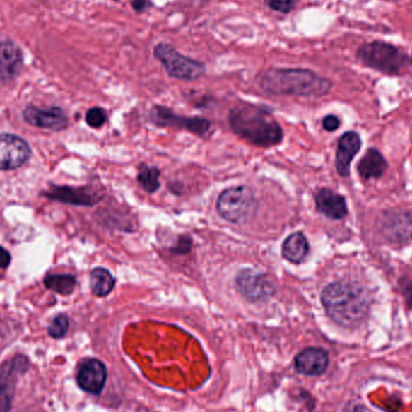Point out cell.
<instances>
[{"mask_svg": "<svg viewBox=\"0 0 412 412\" xmlns=\"http://www.w3.org/2000/svg\"><path fill=\"white\" fill-rule=\"evenodd\" d=\"M10 261H11V256H10V253L8 252L4 247H0V269L8 268Z\"/></svg>", "mask_w": 412, "mask_h": 412, "instance_id": "f546056e", "label": "cell"}, {"mask_svg": "<svg viewBox=\"0 0 412 412\" xmlns=\"http://www.w3.org/2000/svg\"><path fill=\"white\" fill-rule=\"evenodd\" d=\"M254 206V198L250 188L245 186L231 187L218 197L216 208L222 218L240 224L247 220Z\"/></svg>", "mask_w": 412, "mask_h": 412, "instance_id": "5b68a950", "label": "cell"}, {"mask_svg": "<svg viewBox=\"0 0 412 412\" xmlns=\"http://www.w3.org/2000/svg\"><path fill=\"white\" fill-rule=\"evenodd\" d=\"M261 89L273 96L322 97L329 93L332 82L307 69H280L266 70L259 80Z\"/></svg>", "mask_w": 412, "mask_h": 412, "instance_id": "3957f363", "label": "cell"}, {"mask_svg": "<svg viewBox=\"0 0 412 412\" xmlns=\"http://www.w3.org/2000/svg\"><path fill=\"white\" fill-rule=\"evenodd\" d=\"M107 367L98 359H87L77 372V385L91 395H100L107 382Z\"/></svg>", "mask_w": 412, "mask_h": 412, "instance_id": "30bf717a", "label": "cell"}, {"mask_svg": "<svg viewBox=\"0 0 412 412\" xmlns=\"http://www.w3.org/2000/svg\"><path fill=\"white\" fill-rule=\"evenodd\" d=\"M357 57L364 66L390 75L399 74L411 64V59L404 51L380 41L362 45Z\"/></svg>", "mask_w": 412, "mask_h": 412, "instance_id": "277c9868", "label": "cell"}, {"mask_svg": "<svg viewBox=\"0 0 412 412\" xmlns=\"http://www.w3.org/2000/svg\"><path fill=\"white\" fill-rule=\"evenodd\" d=\"M23 117L27 123L39 128L52 129V130H63L68 127L69 121L64 111L58 107H49V109H40V107H28Z\"/></svg>", "mask_w": 412, "mask_h": 412, "instance_id": "8fae6325", "label": "cell"}, {"mask_svg": "<svg viewBox=\"0 0 412 412\" xmlns=\"http://www.w3.org/2000/svg\"><path fill=\"white\" fill-rule=\"evenodd\" d=\"M327 315L339 326L355 327L369 312L368 294L353 282L339 281L327 286L321 294Z\"/></svg>", "mask_w": 412, "mask_h": 412, "instance_id": "6da1fadb", "label": "cell"}, {"mask_svg": "<svg viewBox=\"0 0 412 412\" xmlns=\"http://www.w3.org/2000/svg\"><path fill=\"white\" fill-rule=\"evenodd\" d=\"M68 329H69L68 316L58 315L49 324L47 332H49V337H54V339H62L63 337H66Z\"/></svg>", "mask_w": 412, "mask_h": 412, "instance_id": "cb8c5ba5", "label": "cell"}, {"mask_svg": "<svg viewBox=\"0 0 412 412\" xmlns=\"http://www.w3.org/2000/svg\"><path fill=\"white\" fill-rule=\"evenodd\" d=\"M192 250V239L188 235H183L180 236L178 240L176 245L171 248V252L175 254H187L190 253Z\"/></svg>", "mask_w": 412, "mask_h": 412, "instance_id": "484cf974", "label": "cell"}, {"mask_svg": "<svg viewBox=\"0 0 412 412\" xmlns=\"http://www.w3.org/2000/svg\"><path fill=\"white\" fill-rule=\"evenodd\" d=\"M316 205L319 213L332 220H342L347 215L346 200L328 188H322L316 195Z\"/></svg>", "mask_w": 412, "mask_h": 412, "instance_id": "e0dca14e", "label": "cell"}, {"mask_svg": "<svg viewBox=\"0 0 412 412\" xmlns=\"http://www.w3.org/2000/svg\"><path fill=\"white\" fill-rule=\"evenodd\" d=\"M27 368V358L26 357H16L10 364V367H5L6 372H1L0 377V412H10L11 400L14 397L15 377L18 372H24Z\"/></svg>", "mask_w": 412, "mask_h": 412, "instance_id": "4fadbf2b", "label": "cell"}, {"mask_svg": "<svg viewBox=\"0 0 412 412\" xmlns=\"http://www.w3.org/2000/svg\"><path fill=\"white\" fill-rule=\"evenodd\" d=\"M229 124L236 135L256 146H275L284 139L282 128L274 116L252 104H240L231 109Z\"/></svg>", "mask_w": 412, "mask_h": 412, "instance_id": "7a4b0ae2", "label": "cell"}, {"mask_svg": "<svg viewBox=\"0 0 412 412\" xmlns=\"http://www.w3.org/2000/svg\"><path fill=\"white\" fill-rule=\"evenodd\" d=\"M294 363L297 372L303 375L319 376L327 370L329 363L328 352L319 347H309L298 353Z\"/></svg>", "mask_w": 412, "mask_h": 412, "instance_id": "7c38bea8", "label": "cell"}, {"mask_svg": "<svg viewBox=\"0 0 412 412\" xmlns=\"http://www.w3.org/2000/svg\"><path fill=\"white\" fill-rule=\"evenodd\" d=\"M382 233L390 243H408L412 239V218L405 213L387 215L382 223Z\"/></svg>", "mask_w": 412, "mask_h": 412, "instance_id": "5bb4252c", "label": "cell"}, {"mask_svg": "<svg viewBox=\"0 0 412 412\" xmlns=\"http://www.w3.org/2000/svg\"><path fill=\"white\" fill-rule=\"evenodd\" d=\"M340 127V120L337 116L328 115L323 119V128L328 132H334Z\"/></svg>", "mask_w": 412, "mask_h": 412, "instance_id": "83f0119b", "label": "cell"}, {"mask_svg": "<svg viewBox=\"0 0 412 412\" xmlns=\"http://www.w3.org/2000/svg\"><path fill=\"white\" fill-rule=\"evenodd\" d=\"M160 170L155 167L142 165L139 167L137 182L147 193H155L160 188Z\"/></svg>", "mask_w": 412, "mask_h": 412, "instance_id": "7402d4cb", "label": "cell"}, {"mask_svg": "<svg viewBox=\"0 0 412 412\" xmlns=\"http://www.w3.org/2000/svg\"><path fill=\"white\" fill-rule=\"evenodd\" d=\"M23 67L21 49L13 41L0 43V77L3 80L15 79Z\"/></svg>", "mask_w": 412, "mask_h": 412, "instance_id": "9a60e30c", "label": "cell"}, {"mask_svg": "<svg viewBox=\"0 0 412 412\" xmlns=\"http://www.w3.org/2000/svg\"><path fill=\"white\" fill-rule=\"evenodd\" d=\"M360 145H362L360 137L355 132H347L340 137L339 145H337L335 165H337V174L342 178L349 176L351 162L353 160V157L358 153Z\"/></svg>", "mask_w": 412, "mask_h": 412, "instance_id": "2e32d148", "label": "cell"}, {"mask_svg": "<svg viewBox=\"0 0 412 412\" xmlns=\"http://www.w3.org/2000/svg\"><path fill=\"white\" fill-rule=\"evenodd\" d=\"M150 121L158 127H170V128H183L204 137L211 128V122L203 117H183L174 114L168 107L155 105L150 111Z\"/></svg>", "mask_w": 412, "mask_h": 412, "instance_id": "ba28073f", "label": "cell"}, {"mask_svg": "<svg viewBox=\"0 0 412 412\" xmlns=\"http://www.w3.org/2000/svg\"><path fill=\"white\" fill-rule=\"evenodd\" d=\"M133 9L137 13H144L145 10L148 9L151 6V1L150 0H134Z\"/></svg>", "mask_w": 412, "mask_h": 412, "instance_id": "f1b7e54d", "label": "cell"}, {"mask_svg": "<svg viewBox=\"0 0 412 412\" xmlns=\"http://www.w3.org/2000/svg\"><path fill=\"white\" fill-rule=\"evenodd\" d=\"M31 148L22 137L0 134V170H13L27 163Z\"/></svg>", "mask_w": 412, "mask_h": 412, "instance_id": "9c48e42d", "label": "cell"}, {"mask_svg": "<svg viewBox=\"0 0 412 412\" xmlns=\"http://www.w3.org/2000/svg\"><path fill=\"white\" fill-rule=\"evenodd\" d=\"M386 168H387V163L385 158L375 148L368 150L358 165L359 174L365 180L381 178L386 171Z\"/></svg>", "mask_w": 412, "mask_h": 412, "instance_id": "ffe728a7", "label": "cell"}, {"mask_svg": "<svg viewBox=\"0 0 412 412\" xmlns=\"http://www.w3.org/2000/svg\"><path fill=\"white\" fill-rule=\"evenodd\" d=\"M155 56L169 75L183 81H194L205 74V66L192 58L185 57L170 45L160 44L155 47Z\"/></svg>", "mask_w": 412, "mask_h": 412, "instance_id": "8992f818", "label": "cell"}, {"mask_svg": "<svg viewBox=\"0 0 412 412\" xmlns=\"http://www.w3.org/2000/svg\"><path fill=\"white\" fill-rule=\"evenodd\" d=\"M116 280L110 271L104 268H96L91 273V289L97 297H107L115 287Z\"/></svg>", "mask_w": 412, "mask_h": 412, "instance_id": "44dd1931", "label": "cell"}, {"mask_svg": "<svg viewBox=\"0 0 412 412\" xmlns=\"http://www.w3.org/2000/svg\"><path fill=\"white\" fill-rule=\"evenodd\" d=\"M270 8L275 11L287 14L294 6V0H269Z\"/></svg>", "mask_w": 412, "mask_h": 412, "instance_id": "4316f807", "label": "cell"}, {"mask_svg": "<svg viewBox=\"0 0 412 412\" xmlns=\"http://www.w3.org/2000/svg\"><path fill=\"white\" fill-rule=\"evenodd\" d=\"M236 291L248 302H264L275 294V284L264 273L254 269H243L235 277Z\"/></svg>", "mask_w": 412, "mask_h": 412, "instance_id": "52a82bcc", "label": "cell"}, {"mask_svg": "<svg viewBox=\"0 0 412 412\" xmlns=\"http://www.w3.org/2000/svg\"><path fill=\"white\" fill-rule=\"evenodd\" d=\"M46 195L51 199L61 200L64 203L74 205H84L91 206L99 201L98 197L93 192L86 188H71V187H54Z\"/></svg>", "mask_w": 412, "mask_h": 412, "instance_id": "ac0fdd59", "label": "cell"}, {"mask_svg": "<svg viewBox=\"0 0 412 412\" xmlns=\"http://www.w3.org/2000/svg\"><path fill=\"white\" fill-rule=\"evenodd\" d=\"M44 284L51 291L67 296L74 292L76 279L71 275H49L45 277Z\"/></svg>", "mask_w": 412, "mask_h": 412, "instance_id": "603a6c76", "label": "cell"}, {"mask_svg": "<svg viewBox=\"0 0 412 412\" xmlns=\"http://www.w3.org/2000/svg\"><path fill=\"white\" fill-rule=\"evenodd\" d=\"M309 250V241L306 239L305 235L300 231L289 235L281 246L282 257L294 264L302 263L307 256Z\"/></svg>", "mask_w": 412, "mask_h": 412, "instance_id": "d6986e66", "label": "cell"}, {"mask_svg": "<svg viewBox=\"0 0 412 412\" xmlns=\"http://www.w3.org/2000/svg\"><path fill=\"white\" fill-rule=\"evenodd\" d=\"M107 120V112L102 107H92L86 114V122L92 128H100Z\"/></svg>", "mask_w": 412, "mask_h": 412, "instance_id": "d4e9b609", "label": "cell"}]
</instances>
